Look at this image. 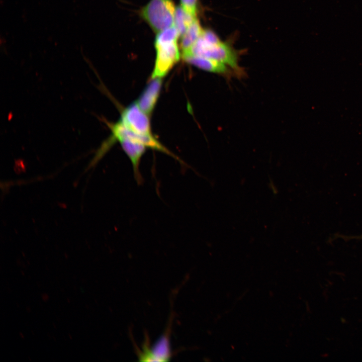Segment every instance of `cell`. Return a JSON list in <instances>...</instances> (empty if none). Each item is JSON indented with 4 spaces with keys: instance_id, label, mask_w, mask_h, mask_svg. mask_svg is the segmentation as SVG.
I'll return each mask as SVG.
<instances>
[{
    "instance_id": "6da1fadb",
    "label": "cell",
    "mask_w": 362,
    "mask_h": 362,
    "mask_svg": "<svg viewBox=\"0 0 362 362\" xmlns=\"http://www.w3.org/2000/svg\"><path fill=\"white\" fill-rule=\"evenodd\" d=\"M187 55L202 56L222 62L231 67L237 77L242 78L245 75L243 69L239 65L237 53L210 30L203 29L190 50L182 56Z\"/></svg>"
},
{
    "instance_id": "7a4b0ae2",
    "label": "cell",
    "mask_w": 362,
    "mask_h": 362,
    "mask_svg": "<svg viewBox=\"0 0 362 362\" xmlns=\"http://www.w3.org/2000/svg\"><path fill=\"white\" fill-rule=\"evenodd\" d=\"M179 37L174 26L158 33L154 42L156 54L151 78L165 76L179 60L180 55L177 44Z\"/></svg>"
},
{
    "instance_id": "3957f363",
    "label": "cell",
    "mask_w": 362,
    "mask_h": 362,
    "mask_svg": "<svg viewBox=\"0 0 362 362\" xmlns=\"http://www.w3.org/2000/svg\"><path fill=\"white\" fill-rule=\"evenodd\" d=\"M105 121L110 129L112 134L97 150V153L100 156H104L118 139L126 138L139 142L147 148L163 152L178 159L176 155L163 146L152 135H143L135 132L126 127L120 120L116 123H110Z\"/></svg>"
},
{
    "instance_id": "277c9868",
    "label": "cell",
    "mask_w": 362,
    "mask_h": 362,
    "mask_svg": "<svg viewBox=\"0 0 362 362\" xmlns=\"http://www.w3.org/2000/svg\"><path fill=\"white\" fill-rule=\"evenodd\" d=\"M175 8L172 0H150L140 11L142 18L156 33L174 26Z\"/></svg>"
},
{
    "instance_id": "5b68a950",
    "label": "cell",
    "mask_w": 362,
    "mask_h": 362,
    "mask_svg": "<svg viewBox=\"0 0 362 362\" xmlns=\"http://www.w3.org/2000/svg\"><path fill=\"white\" fill-rule=\"evenodd\" d=\"M120 121L128 128L143 135H152L148 115L133 102L122 112Z\"/></svg>"
},
{
    "instance_id": "8992f818",
    "label": "cell",
    "mask_w": 362,
    "mask_h": 362,
    "mask_svg": "<svg viewBox=\"0 0 362 362\" xmlns=\"http://www.w3.org/2000/svg\"><path fill=\"white\" fill-rule=\"evenodd\" d=\"M166 331L153 346L148 347V342L143 345L142 350L138 353V358L143 361H165L171 357L169 333Z\"/></svg>"
},
{
    "instance_id": "52a82bcc",
    "label": "cell",
    "mask_w": 362,
    "mask_h": 362,
    "mask_svg": "<svg viewBox=\"0 0 362 362\" xmlns=\"http://www.w3.org/2000/svg\"><path fill=\"white\" fill-rule=\"evenodd\" d=\"M182 58L186 62L205 71L219 74L226 78H230L233 76L237 77L231 67L222 62L193 55H183Z\"/></svg>"
},
{
    "instance_id": "ba28073f",
    "label": "cell",
    "mask_w": 362,
    "mask_h": 362,
    "mask_svg": "<svg viewBox=\"0 0 362 362\" xmlns=\"http://www.w3.org/2000/svg\"><path fill=\"white\" fill-rule=\"evenodd\" d=\"M129 157L133 169L134 175L138 183L142 182V176L139 171L141 159L145 153L147 147L143 144L126 138L117 140Z\"/></svg>"
},
{
    "instance_id": "9c48e42d",
    "label": "cell",
    "mask_w": 362,
    "mask_h": 362,
    "mask_svg": "<svg viewBox=\"0 0 362 362\" xmlns=\"http://www.w3.org/2000/svg\"><path fill=\"white\" fill-rule=\"evenodd\" d=\"M161 78H151L136 102L140 109L148 115L152 113L156 105L162 83Z\"/></svg>"
},
{
    "instance_id": "30bf717a",
    "label": "cell",
    "mask_w": 362,
    "mask_h": 362,
    "mask_svg": "<svg viewBox=\"0 0 362 362\" xmlns=\"http://www.w3.org/2000/svg\"><path fill=\"white\" fill-rule=\"evenodd\" d=\"M203 30L198 19H195L185 33L181 36L180 46L182 54L186 53L190 50L201 36Z\"/></svg>"
},
{
    "instance_id": "8fae6325",
    "label": "cell",
    "mask_w": 362,
    "mask_h": 362,
    "mask_svg": "<svg viewBox=\"0 0 362 362\" xmlns=\"http://www.w3.org/2000/svg\"><path fill=\"white\" fill-rule=\"evenodd\" d=\"M197 17H193L186 12L181 6H178L175 10L174 26L182 36Z\"/></svg>"
},
{
    "instance_id": "7c38bea8",
    "label": "cell",
    "mask_w": 362,
    "mask_h": 362,
    "mask_svg": "<svg viewBox=\"0 0 362 362\" xmlns=\"http://www.w3.org/2000/svg\"><path fill=\"white\" fill-rule=\"evenodd\" d=\"M197 0H180V6L188 14L197 17Z\"/></svg>"
},
{
    "instance_id": "4fadbf2b",
    "label": "cell",
    "mask_w": 362,
    "mask_h": 362,
    "mask_svg": "<svg viewBox=\"0 0 362 362\" xmlns=\"http://www.w3.org/2000/svg\"><path fill=\"white\" fill-rule=\"evenodd\" d=\"M352 238H357V239H362V235L360 236H357V237H353Z\"/></svg>"
}]
</instances>
